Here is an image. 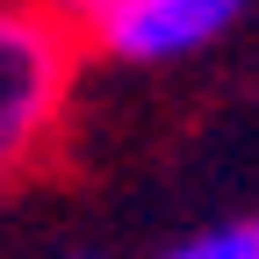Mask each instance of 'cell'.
Here are the masks:
<instances>
[{"instance_id":"6da1fadb","label":"cell","mask_w":259,"mask_h":259,"mask_svg":"<svg viewBox=\"0 0 259 259\" xmlns=\"http://www.w3.org/2000/svg\"><path fill=\"white\" fill-rule=\"evenodd\" d=\"M79 36L72 15L51 8H0V166L29 158L65 115Z\"/></svg>"},{"instance_id":"7a4b0ae2","label":"cell","mask_w":259,"mask_h":259,"mask_svg":"<svg viewBox=\"0 0 259 259\" xmlns=\"http://www.w3.org/2000/svg\"><path fill=\"white\" fill-rule=\"evenodd\" d=\"M238 22V0H87L72 8V36L115 65H173L223 44Z\"/></svg>"},{"instance_id":"3957f363","label":"cell","mask_w":259,"mask_h":259,"mask_svg":"<svg viewBox=\"0 0 259 259\" xmlns=\"http://www.w3.org/2000/svg\"><path fill=\"white\" fill-rule=\"evenodd\" d=\"M158 259H259V209L252 216H231V223H209V231L166 245Z\"/></svg>"},{"instance_id":"277c9868","label":"cell","mask_w":259,"mask_h":259,"mask_svg":"<svg viewBox=\"0 0 259 259\" xmlns=\"http://www.w3.org/2000/svg\"><path fill=\"white\" fill-rule=\"evenodd\" d=\"M65 259H108V252H65Z\"/></svg>"}]
</instances>
